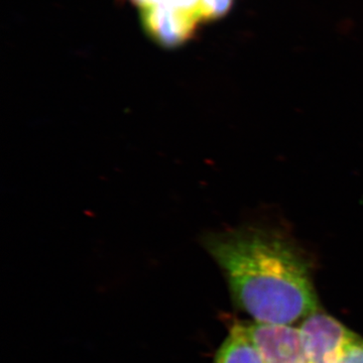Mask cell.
<instances>
[{
	"label": "cell",
	"instance_id": "cell-1",
	"mask_svg": "<svg viewBox=\"0 0 363 363\" xmlns=\"http://www.w3.org/2000/svg\"><path fill=\"white\" fill-rule=\"evenodd\" d=\"M202 245L253 321L292 325L319 311L310 260L288 236L242 227L205 234Z\"/></svg>",
	"mask_w": 363,
	"mask_h": 363
},
{
	"label": "cell",
	"instance_id": "cell-2",
	"mask_svg": "<svg viewBox=\"0 0 363 363\" xmlns=\"http://www.w3.org/2000/svg\"><path fill=\"white\" fill-rule=\"evenodd\" d=\"M145 30L160 45L176 47L197 26L225 13L231 0H131Z\"/></svg>",
	"mask_w": 363,
	"mask_h": 363
},
{
	"label": "cell",
	"instance_id": "cell-3",
	"mask_svg": "<svg viewBox=\"0 0 363 363\" xmlns=\"http://www.w3.org/2000/svg\"><path fill=\"white\" fill-rule=\"evenodd\" d=\"M298 328L310 363H341L363 345L362 336L320 310L302 320Z\"/></svg>",
	"mask_w": 363,
	"mask_h": 363
},
{
	"label": "cell",
	"instance_id": "cell-4",
	"mask_svg": "<svg viewBox=\"0 0 363 363\" xmlns=\"http://www.w3.org/2000/svg\"><path fill=\"white\" fill-rule=\"evenodd\" d=\"M243 325L264 363H310L298 327L255 321Z\"/></svg>",
	"mask_w": 363,
	"mask_h": 363
},
{
	"label": "cell",
	"instance_id": "cell-5",
	"mask_svg": "<svg viewBox=\"0 0 363 363\" xmlns=\"http://www.w3.org/2000/svg\"><path fill=\"white\" fill-rule=\"evenodd\" d=\"M213 363H264L248 338L243 323H234Z\"/></svg>",
	"mask_w": 363,
	"mask_h": 363
},
{
	"label": "cell",
	"instance_id": "cell-6",
	"mask_svg": "<svg viewBox=\"0 0 363 363\" xmlns=\"http://www.w3.org/2000/svg\"><path fill=\"white\" fill-rule=\"evenodd\" d=\"M341 363H363V345L351 351Z\"/></svg>",
	"mask_w": 363,
	"mask_h": 363
}]
</instances>
